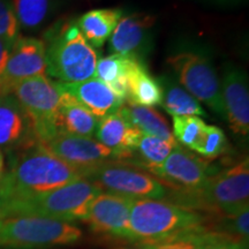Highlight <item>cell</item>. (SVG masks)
<instances>
[{
    "instance_id": "5",
    "label": "cell",
    "mask_w": 249,
    "mask_h": 249,
    "mask_svg": "<svg viewBox=\"0 0 249 249\" xmlns=\"http://www.w3.org/2000/svg\"><path fill=\"white\" fill-rule=\"evenodd\" d=\"M82 231L64 220L37 216H9L0 219V246L45 248L75 244Z\"/></svg>"
},
{
    "instance_id": "8",
    "label": "cell",
    "mask_w": 249,
    "mask_h": 249,
    "mask_svg": "<svg viewBox=\"0 0 249 249\" xmlns=\"http://www.w3.org/2000/svg\"><path fill=\"white\" fill-rule=\"evenodd\" d=\"M83 178L98 186L102 192L133 200H158L166 195V188L156 177L126 164L107 161L86 172Z\"/></svg>"
},
{
    "instance_id": "30",
    "label": "cell",
    "mask_w": 249,
    "mask_h": 249,
    "mask_svg": "<svg viewBox=\"0 0 249 249\" xmlns=\"http://www.w3.org/2000/svg\"><path fill=\"white\" fill-rule=\"evenodd\" d=\"M141 249H198V232L144 244Z\"/></svg>"
},
{
    "instance_id": "7",
    "label": "cell",
    "mask_w": 249,
    "mask_h": 249,
    "mask_svg": "<svg viewBox=\"0 0 249 249\" xmlns=\"http://www.w3.org/2000/svg\"><path fill=\"white\" fill-rule=\"evenodd\" d=\"M187 194L205 208L220 211L225 216L238 213L249 205L248 158L216 176L209 177L201 188Z\"/></svg>"
},
{
    "instance_id": "19",
    "label": "cell",
    "mask_w": 249,
    "mask_h": 249,
    "mask_svg": "<svg viewBox=\"0 0 249 249\" xmlns=\"http://www.w3.org/2000/svg\"><path fill=\"white\" fill-rule=\"evenodd\" d=\"M60 91V105L55 117L58 133L92 138L98 127L99 118L92 114L70 93L61 88Z\"/></svg>"
},
{
    "instance_id": "14",
    "label": "cell",
    "mask_w": 249,
    "mask_h": 249,
    "mask_svg": "<svg viewBox=\"0 0 249 249\" xmlns=\"http://www.w3.org/2000/svg\"><path fill=\"white\" fill-rule=\"evenodd\" d=\"M155 21V17L143 13L121 17L110 39L111 53L142 60L151 48V28Z\"/></svg>"
},
{
    "instance_id": "17",
    "label": "cell",
    "mask_w": 249,
    "mask_h": 249,
    "mask_svg": "<svg viewBox=\"0 0 249 249\" xmlns=\"http://www.w3.org/2000/svg\"><path fill=\"white\" fill-rule=\"evenodd\" d=\"M142 133L119 111L99 120L95 136L98 142L111 149L116 160H126L138 145Z\"/></svg>"
},
{
    "instance_id": "36",
    "label": "cell",
    "mask_w": 249,
    "mask_h": 249,
    "mask_svg": "<svg viewBox=\"0 0 249 249\" xmlns=\"http://www.w3.org/2000/svg\"><path fill=\"white\" fill-rule=\"evenodd\" d=\"M216 2H219V4H235V2L241 1V0H214Z\"/></svg>"
},
{
    "instance_id": "34",
    "label": "cell",
    "mask_w": 249,
    "mask_h": 249,
    "mask_svg": "<svg viewBox=\"0 0 249 249\" xmlns=\"http://www.w3.org/2000/svg\"><path fill=\"white\" fill-rule=\"evenodd\" d=\"M7 203H8L7 194H6L4 186H2L1 182H0V219H1V218H5Z\"/></svg>"
},
{
    "instance_id": "37",
    "label": "cell",
    "mask_w": 249,
    "mask_h": 249,
    "mask_svg": "<svg viewBox=\"0 0 249 249\" xmlns=\"http://www.w3.org/2000/svg\"><path fill=\"white\" fill-rule=\"evenodd\" d=\"M120 249H134V248H120ZM141 249V248H140Z\"/></svg>"
},
{
    "instance_id": "10",
    "label": "cell",
    "mask_w": 249,
    "mask_h": 249,
    "mask_svg": "<svg viewBox=\"0 0 249 249\" xmlns=\"http://www.w3.org/2000/svg\"><path fill=\"white\" fill-rule=\"evenodd\" d=\"M45 45L42 39L18 36L12 45L6 66L0 75V95L11 93L21 81L45 75Z\"/></svg>"
},
{
    "instance_id": "12",
    "label": "cell",
    "mask_w": 249,
    "mask_h": 249,
    "mask_svg": "<svg viewBox=\"0 0 249 249\" xmlns=\"http://www.w3.org/2000/svg\"><path fill=\"white\" fill-rule=\"evenodd\" d=\"M148 171L154 177L187 193L201 188L209 178L207 163L179 144L173 148L163 164Z\"/></svg>"
},
{
    "instance_id": "11",
    "label": "cell",
    "mask_w": 249,
    "mask_h": 249,
    "mask_svg": "<svg viewBox=\"0 0 249 249\" xmlns=\"http://www.w3.org/2000/svg\"><path fill=\"white\" fill-rule=\"evenodd\" d=\"M40 145L61 160L80 170L83 173V177L86 172L93 167L99 166L114 158V154L111 149L103 145L97 140L86 136L58 133L50 141Z\"/></svg>"
},
{
    "instance_id": "29",
    "label": "cell",
    "mask_w": 249,
    "mask_h": 249,
    "mask_svg": "<svg viewBox=\"0 0 249 249\" xmlns=\"http://www.w3.org/2000/svg\"><path fill=\"white\" fill-rule=\"evenodd\" d=\"M18 37V23L9 0H0V38L11 46Z\"/></svg>"
},
{
    "instance_id": "9",
    "label": "cell",
    "mask_w": 249,
    "mask_h": 249,
    "mask_svg": "<svg viewBox=\"0 0 249 249\" xmlns=\"http://www.w3.org/2000/svg\"><path fill=\"white\" fill-rule=\"evenodd\" d=\"M187 91L225 118L222 87L211 61L198 52L183 51L167 59Z\"/></svg>"
},
{
    "instance_id": "15",
    "label": "cell",
    "mask_w": 249,
    "mask_h": 249,
    "mask_svg": "<svg viewBox=\"0 0 249 249\" xmlns=\"http://www.w3.org/2000/svg\"><path fill=\"white\" fill-rule=\"evenodd\" d=\"M222 97L227 119L233 132L247 136L249 132V90L245 71L230 68L223 77Z\"/></svg>"
},
{
    "instance_id": "3",
    "label": "cell",
    "mask_w": 249,
    "mask_h": 249,
    "mask_svg": "<svg viewBox=\"0 0 249 249\" xmlns=\"http://www.w3.org/2000/svg\"><path fill=\"white\" fill-rule=\"evenodd\" d=\"M202 217L181 205L152 198L134 200L129 214V233L133 240L144 244L197 233Z\"/></svg>"
},
{
    "instance_id": "13",
    "label": "cell",
    "mask_w": 249,
    "mask_h": 249,
    "mask_svg": "<svg viewBox=\"0 0 249 249\" xmlns=\"http://www.w3.org/2000/svg\"><path fill=\"white\" fill-rule=\"evenodd\" d=\"M133 198L102 192L91 201L86 220L93 232L130 239L129 214Z\"/></svg>"
},
{
    "instance_id": "22",
    "label": "cell",
    "mask_w": 249,
    "mask_h": 249,
    "mask_svg": "<svg viewBox=\"0 0 249 249\" xmlns=\"http://www.w3.org/2000/svg\"><path fill=\"white\" fill-rule=\"evenodd\" d=\"M121 17L123 11L119 8L92 9L83 14L76 24L92 48H101L112 35Z\"/></svg>"
},
{
    "instance_id": "27",
    "label": "cell",
    "mask_w": 249,
    "mask_h": 249,
    "mask_svg": "<svg viewBox=\"0 0 249 249\" xmlns=\"http://www.w3.org/2000/svg\"><path fill=\"white\" fill-rule=\"evenodd\" d=\"M207 124L200 117H173V136L177 142L195 151L200 147Z\"/></svg>"
},
{
    "instance_id": "18",
    "label": "cell",
    "mask_w": 249,
    "mask_h": 249,
    "mask_svg": "<svg viewBox=\"0 0 249 249\" xmlns=\"http://www.w3.org/2000/svg\"><path fill=\"white\" fill-rule=\"evenodd\" d=\"M59 86L98 118L114 113L124 103L97 79H89L76 83L59 82Z\"/></svg>"
},
{
    "instance_id": "35",
    "label": "cell",
    "mask_w": 249,
    "mask_h": 249,
    "mask_svg": "<svg viewBox=\"0 0 249 249\" xmlns=\"http://www.w3.org/2000/svg\"><path fill=\"white\" fill-rule=\"evenodd\" d=\"M5 174V165H4V157H2L1 151H0V180L4 178Z\"/></svg>"
},
{
    "instance_id": "20",
    "label": "cell",
    "mask_w": 249,
    "mask_h": 249,
    "mask_svg": "<svg viewBox=\"0 0 249 249\" xmlns=\"http://www.w3.org/2000/svg\"><path fill=\"white\" fill-rule=\"evenodd\" d=\"M163 89L160 80L149 73L142 60L133 58L127 79L126 101L140 107H156L161 104Z\"/></svg>"
},
{
    "instance_id": "24",
    "label": "cell",
    "mask_w": 249,
    "mask_h": 249,
    "mask_svg": "<svg viewBox=\"0 0 249 249\" xmlns=\"http://www.w3.org/2000/svg\"><path fill=\"white\" fill-rule=\"evenodd\" d=\"M132 59L111 54L107 58L99 59L95 68V76L97 80L107 86L123 101H126L127 79Z\"/></svg>"
},
{
    "instance_id": "31",
    "label": "cell",
    "mask_w": 249,
    "mask_h": 249,
    "mask_svg": "<svg viewBox=\"0 0 249 249\" xmlns=\"http://www.w3.org/2000/svg\"><path fill=\"white\" fill-rule=\"evenodd\" d=\"M198 249H247L242 242L219 234H198Z\"/></svg>"
},
{
    "instance_id": "2",
    "label": "cell",
    "mask_w": 249,
    "mask_h": 249,
    "mask_svg": "<svg viewBox=\"0 0 249 249\" xmlns=\"http://www.w3.org/2000/svg\"><path fill=\"white\" fill-rule=\"evenodd\" d=\"M46 71L61 83H76L95 76L98 54L73 21H59L45 34Z\"/></svg>"
},
{
    "instance_id": "16",
    "label": "cell",
    "mask_w": 249,
    "mask_h": 249,
    "mask_svg": "<svg viewBox=\"0 0 249 249\" xmlns=\"http://www.w3.org/2000/svg\"><path fill=\"white\" fill-rule=\"evenodd\" d=\"M37 143L29 117L12 93L0 95V148Z\"/></svg>"
},
{
    "instance_id": "28",
    "label": "cell",
    "mask_w": 249,
    "mask_h": 249,
    "mask_svg": "<svg viewBox=\"0 0 249 249\" xmlns=\"http://www.w3.org/2000/svg\"><path fill=\"white\" fill-rule=\"evenodd\" d=\"M227 147V140L225 134L219 127L209 126L207 124L204 130L203 139H202L200 147L196 152L205 158L213 160L224 154Z\"/></svg>"
},
{
    "instance_id": "32",
    "label": "cell",
    "mask_w": 249,
    "mask_h": 249,
    "mask_svg": "<svg viewBox=\"0 0 249 249\" xmlns=\"http://www.w3.org/2000/svg\"><path fill=\"white\" fill-rule=\"evenodd\" d=\"M226 218L229 219L231 229L230 231L247 242L249 236V205L242 208L238 213L226 216Z\"/></svg>"
},
{
    "instance_id": "21",
    "label": "cell",
    "mask_w": 249,
    "mask_h": 249,
    "mask_svg": "<svg viewBox=\"0 0 249 249\" xmlns=\"http://www.w3.org/2000/svg\"><path fill=\"white\" fill-rule=\"evenodd\" d=\"M118 111L144 135L154 136L172 144H178L167 120L155 108L124 102Z\"/></svg>"
},
{
    "instance_id": "25",
    "label": "cell",
    "mask_w": 249,
    "mask_h": 249,
    "mask_svg": "<svg viewBox=\"0 0 249 249\" xmlns=\"http://www.w3.org/2000/svg\"><path fill=\"white\" fill-rule=\"evenodd\" d=\"M178 144H172V143L164 141V140L142 134L138 145L132 151L129 158L138 155L140 163L145 169L160 166V164L164 163L167 156L171 154V151Z\"/></svg>"
},
{
    "instance_id": "4",
    "label": "cell",
    "mask_w": 249,
    "mask_h": 249,
    "mask_svg": "<svg viewBox=\"0 0 249 249\" xmlns=\"http://www.w3.org/2000/svg\"><path fill=\"white\" fill-rule=\"evenodd\" d=\"M101 193L98 186L82 178L43 194L9 201L5 217L37 216L70 223L86 220L90 203Z\"/></svg>"
},
{
    "instance_id": "6",
    "label": "cell",
    "mask_w": 249,
    "mask_h": 249,
    "mask_svg": "<svg viewBox=\"0 0 249 249\" xmlns=\"http://www.w3.org/2000/svg\"><path fill=\"white\" fill-rule=\"evenodd\" d=\"M11 93L29 117L37 143L44 144L57 135L55 117L61 96L58 82L45 75L33 76L18 82Z\"/></svg>"
},
{
    "instance_id": "1",
    "label": "cell",
    "mask_w": 249,
    "mask_h": 249,
    "mask_svg": "<svg viewBox=\"0 0 249 249\" xmlns=\"http://www.w3.org/2000/svg\"><path fill=\"white\" fill-rule=\"evenodd\" d=\"M82 178L80 170L61 160L39 143H34L18 156L0 182L9 202L53 191Z\"/></svg>"
},
{
    "instance_id": "26",
    "label": "cell",
    "mask_w": 249,
    "mask_h": 249,
    "mask_svg": "<svg viewBox=\"0 0 249 249\" xmlns=\"http://www.w3.org/2000/svg\"><path fill=\"white\" fill-rule=\"evenodd\" d=\"M13 11L18 27L36 29L48 18L51 0H13Z\"/></svg>"
},
{
    "instance_id": "23",
    "label": "cell",
    "mask_w": 249,
    "mask_h": 249,
    "mask_svg": "<svg viewBox=\"0 0 249 249\" xmlns=\"http://www.w3.org/2000/svg\"><path fill=\"white\" fill-rule=\"evenodd\" d=\"M161 89H163V98H161V107L167 113L172 117H205L207 113L201 107L197 99L183 89L182 87L177 85L174 81L169 77H164L160 80Z\"/></svg>"
},
{
    "instance_id": "33",
    "label": "cell",
    "mask_w": 249,
    "mask_h": 249,
    "mask_svg": "<svg viewBox=\"0 0 249 249\" xmlns=\"http://www.w3.org/2000/svg\"><path fill=\"white\" fill-rule=\"evenodd\" d=\"M9 51H11V46L7 43L4 42L0 38V75H1L2 71L6 66V62H7Z\"/></svg>"
}]
</instances>
